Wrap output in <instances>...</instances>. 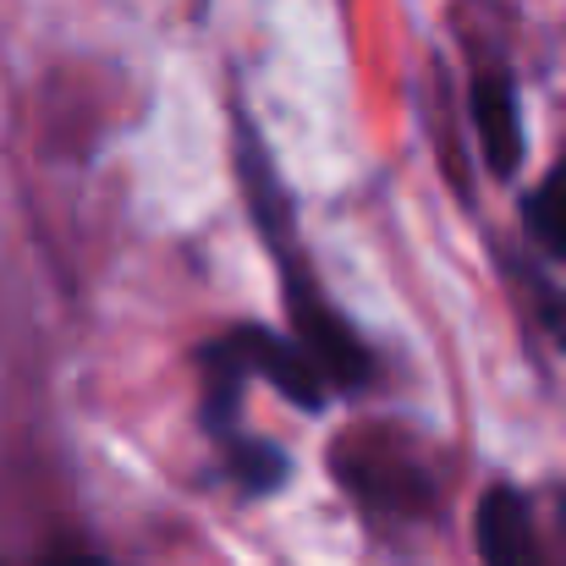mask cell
Returning a JSON list of instances; mask_svg holds the SVG:
<instances>
[{
    "instance_id": "cell-3",
    "label": "cell",
    "mask_w": 566,
    "mask_h": 566,
    "mask_svg": "<svg viewBox=\"0 0 566 566\" xmlns=\"http://www.w3.org/2000/svg\"><path fill=\"white\" fill-rule=\"evenodd\" d=\"M473 534H479L484 566H545V545H539L534 512H528V501L517 490H490L479 501Z\"/></svg>"
},
{
    "instance_id": "cell-5",
    "label": "cell",
    "mask_w": 566,
    "mask_h": 566,
    "mask_svg": "<svg viewBox=\"0 0 566 566\" xmlns=\"http://www.w3.org/2000/svg\"><path fill=\"white\" fill-rule=\"evenodd\" d=\"M528 226H534V237L566 264V160L528 192Z\"/></svg>"
},
{
    "instance_id": "cell-8",
    "label": "cell",
    "mask_w": 566,
    "mask_h": 566,
    "mask_svg": "<svg viewBox=\"0 0 566 566\" xmlns=\"http://www.w3.org/2000/svg\"><path fill=\"white\" fill-rule=\"evenodd\" d=\"M50 566H105V562H94V556H55Z\"/></svg>"
},
{
    "instance_id": "cell-2",
    "label": "cell",
    "mask_w": 566,
    "mask_h": 566,
    "mask_svg": "<svg viewBox=\"0 0 566 566\" xmlns=\"http://www.w3.org/2000/svg\"><path fill=\"white\" fill-rule=\"evenodd\" d=\"M214 353L242 379H264V385H275L281 396H292L297 407H319L325 390H331L325 375L314 369V358H308L297 342H281V336H270V331H231V336L214 342Z\"/></svg>"
},
{
    "instance_id": "cell-6",
    "label": "cell",
    "mask_w": 566,
    "mask_h": 566,
    "mask_svg": "<svg viewBox=\"0 0 566 566\" xmlns=\"http://www.w3.org/2000/svg\"><path fill=\"white\" fill-rule=\"evenodd\" d=\"M231 473L242 479V490H275L281 479H286V457L275 451V446H264V440H237L231 446Z\"/></svg>"
},
{
    "instance_id": "cell-7",
    "label": "cell",
    "mask_w": 566,
    "mask_h": 566,
    "mask_svg": "<svg viewBox=\"0 0 566 566\" xmlns=\"http://www.w3.org/2000/svg\"><path fill=\"white\" fill-rule=\"evenodd\" d=\"M539 308H545V325H551V336L566 347V297L562 292H551V286H539Z\"/></svg>"
},
{
    "instance_id": "cell-9",
    "label": "cell",
    "mask_w": 566,
    "mask_h": 566,
    "mask_svg": "<svg viewBox=\"0 0 566 566\" xmlns=\"http://www.w3.org/2000/svg\"><path fill=\"white\" fill-rule=\"evenodd\" d=\"M562 551H566V495H562ZM562 566H566V556H562Z\"/></svg>"
},
{
    "instance_id": "cell-1",
    "label": "cell",
    "mask_w": 566,
    "mask_h": 566,
    "mask_svg": "<svg viewBox=\"0 0 566 566\" xmlns=\"http://www.w3.org/2000/svg\"><path fill=\"white\" fill-rule=\"evenodd\" d=\"M286 308H292V342L314 358L325 385H364L369 379V353L347 331V319L308 286V275L286 259Z\"/></svg>"
},
{
    "instance_id": "cell-4",
    "label": "cell",
    "mask_w": 566,
    "mask_h": 566,
    "mask_svg": "<svg viewBox=\"0 0 566 566\" xmlns=\"http://www.w3.org/2000/svg\"><path fill=\"white\" fill-rule=\"evenodd\" d=\"M468 111H473V138H479L490 171L495 177H512L517 160H523V122H517L512 77L506 72H479L473 77V94H468Z\"/></svg>"
}]
</instances>
